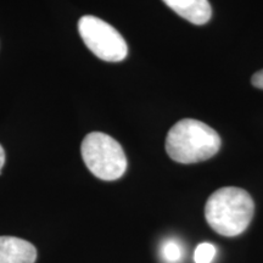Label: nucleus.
Masks as SVG:
<instances>
[{
  "instance_id": "f257e3e1",
  "label": "nucleus",
  "mask_w": 263,
  "mask_h": 263,
  "mask_svg": "<svg viewBox=\"0 0 263 263\" xmlns=\"http://www.w3.org/2000/svg\"><path fill=\"white\" fill-rule=\"evenodd\" d=\"M255 203L244 189L226 186L216 190L207 200L205 217L210 227L224 236L244 233L251 223Z\"/></svg>"
},
{
  "instance_id": "1a4fd4ad",
  "label": "nucleus",
  "mask_w": 263,
  "mask_h": 263,
  "mask_svg": "<svg viewBox=\"0 0 263 263\" xmlns=\"http://www.w3.org/2000/svg\"><path fill=\"white\" fill-rule=\"evenodd\" d=\"M251 82L252 84H254V87L263 89V70L256 72V73L252 76Z\"/></svg>"
},
{
  "instance_id": "9d476101",
  "label": "nucleus",
  "mask_w": 263,
  "mask_h": 263,
  "mask_svg": "<svg viewBox=\"0 0 263 263\" xmlns=\"http://www.w3.org/2000/svg\"><path fill=\"white\" fill-rule=\"evenodd\" d=\"M5 163V151L4 147L0 145V172H2V168L4 167Z\"/></svg>"
},
{
  "instance_id": "f03ea898",
  "label": "nucleus",
  "mask_w": 263,
  "mask_h": 263,
  "mask_svg": "<svg viewBox=\"0 0 263 263\" xmlns=\"http://www.w3.org/2000/svg\"><path fill=\"white\" fill-rule=\"evenodd\" d=\"M221 137L201 121L185 118L171 128L166 138V151L179 163H197L211 159L221 147Z\"/></svg>"
},
{
  "instance_id": "20e7f679",
  "label": "nucleus",
  "mask_w": 263,
  "mask_h": 263,
  "mask_svg": "<svg viewBox=\"0 0 263 263\" xmlns=\"http://www.w3.org/2000/svg\"><path fill=\"white\" fill-rule=\"evenodd\" d=\"M78 32L95 57L107 62H120L127 58L128 47L121 33L97 16L85 15L78 21Z\"/></svg>"
},
{
  "instance_id": "6e6552de",
  "label": "nucleus",
  "mask_w": 263,
  "mask_h": 263,
  "mask_svg": "<svg viewBox=\"0 0 263 263\" xmlns=\"http://www.w3.org/2000/svg\"><path fill=\"white\" fill-rule=\"evenodd\" d=\"M217 255V248L211 242H201L196 246L194 251L195 263H212Z\"/></svg>"
},
{
  "instance_id": "423d86ee",
  "label": "nucleus",
  "mask_w": 263,
  "mask_h": 263,
  "mask_svg": "<svg viewBox=\"0 0 263 263\" xmlns=\"http://www.w3.org/2000/svg\"><path fill=\"white\" fill-rule=\"evenodd\" d=\"M163 3L194 25H205L212 16L209 0H163Z\"/></svg>"
},
{
  "instance_id": "39448f33",
  "label": "nucleus",
  "mask_w": 263,
  "mask_h": 263,
  "mask_svg": "<svg viewBox=\"0 0 263 263\" xmlns=\"http://www.w3.org/2000/svg\"><path fill=\"white\" fill-rule=\"evenodd\" d=\"M37 249L27 240L0 236V263H34Z\"/></svg>"
},
{
  "instance_id": "7ed1b4c3",
  "label": "nucleus",
  "mask_w": 263,
  "mask_h": 263,
  "mask_svg": "<svg viewBox=\"0 0 263 263\" xmlns=\"http://www.w3.org/2000/svg\"><path fill=\"white\" fill-rule=\"evenodd\" d=\"M81 154L87 168L101 180L120 179L127 170V157L117 140L101 132H91L82 141Z\"/></svg>"
},
{
  "instance_id": "0eeeda50",
  "label": "nucleus",
  "mask_w": 263,
  "mask_h": 263,
  "mask_svg": "<svg viewBox=\"0 0 263 263\" xmlns=\"http://www.w3.org/2000/svg\"><path fill=\"white\" fill-rule=\"evenodd\" d=\"M161 256L166 263H179L183 258L182 245L177 240H166L161 246Z\"/></svg>"
}]
</instances>
